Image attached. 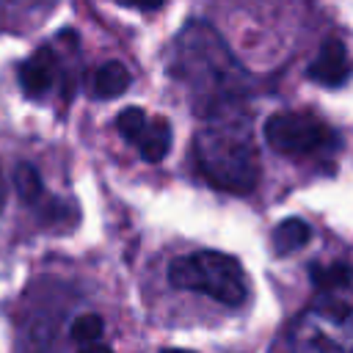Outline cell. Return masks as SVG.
Masks as SVG:
<instances>
[{"instance_id": "obj_1", "label": "cell", "mask_w": 353, "mask_h": 353, "mask_svg": "<svg viewBox=\"0 0 353 353\" xmlns=\"http://www.w3.org/2000/svg\"><path fill=\"white\" fill-rule=\"evenodd\" d=\"M171 74L185 85L196 116L245 105L248 74L226 41L204 22H188L171 47Z\"/></svg>"}, {"instance_id": "obj_2", "label": "cell", "mask_w": 353, "mask_h": 353, "mask_svg": "<svg viewBox=\"0 0 353 353\" xmlns=\"http://www.w3.org/2000/svg\"><path fill=\"white\" fill-rule=\"evenodd\" d=\"M193 152L210 185L229 193H251L259 179V149L245 105H229L199 116Z\"/></svg>"}, {"instance_id": "obj_3", "label": "cell", "mask_w": 353, "mask_h": 353, "mask_svg": "<svg viewBox=\"0 0 353 353\" xmlns=\"http://www.w3.org/2000/svg\"><path fill=\"white\" fill-rule=\"evenodd\" d=\"M295 353H353V284L317 290L292 325Z\"/></svg>"}, {"instance_id": "obj_4", "label": "cell", "mask_w": 353, "mask_h": 353, "mask_svg": "<svg viewBox=\"0 0 353 353\" xmlns=\"http://www.w3.org/2000/svg\"><path fill=\"white\" fill-rule=\"evenodd\" d=\"M168 281L179 290L204 292L232 309L248 301V276L243 265L221 251H196L179 256L168 270Z\"/></svg>"}, {"instance_id": "obj_5", "label": "cell", "mask_w": 353, "mask_h": 353, "mask_svg": "<svg viewBox=\"0 0 353 353\" xmlns=\"http://www.w3.org/2000/svg\"><path fill=\"white\" fill-rule=\"evenodd\" d=\"M265 141L284 157H323L339 149L336 132L314 113H276L265 121Z\"/></svg>"}, {"instance_id": "obj_6", "label": "cell", "mask_w": 353, "mask_h": 353, "mask_svg": "<svg viewBox=\"0 0 353 353\" xmlns=\"http://www.w3.org/2000/svg\"><path fill=\"white\" fill-rule=\"evenodd\" d=\"M116 127L121 138L149 163H160L171 149V124L163 116H149L143 108H127L119 113Z\"/></svg>"}, {"instance_id": "obj_7", "label": "cell", "mask_w": 353, "mask_h": 353, "mask_svg": "<svg viewBox=\"0 0 353 353\" xmlns=\"http://www.w3.org/2000/svg\"><path fill=\"white\" fill-rule=\"evenodd\" d=\"M19 83L28 97H47L61 85V63L50 47H41L33 52L22 69H19Z\"/></svg>"}, {"instance_id": "obj_8", "label": "cell", "mask_w": 353, "mask_h": 353, "mask_svg": "<svg viewBox=\"0 0 353 353\" xmlns=\"http://www.w3.org/2000/svg\"><path fill=\"white\" fill-rule=\"evenodd\" d=\"M350 74V58H347V50L339 44V41H328L320 55L312 61L309 66V77L314 83H323V85H342Z\"/></svg>"}, {"instance_id": "obj_9", "label": "cell", "mask_w": 353, "mask_h": 353, "mask_svg": "<svg viewBox=\"0 0 353 353\" xmlns=\"http://www.w3.org/2000/svg\"><path fill=\"white\" fill-rule=\"evenodd\" d=\"M127 85H130V72L121 61H108L97 66L88 77V94L97 99H113L121 91H127Z\"/></svg>"}, {"instance_id": "obj_10", "label": "cell", "mask_w": 353, "mask_h": 353, "mask_svg": "<svg viewBox=\"0 0 353 353\" xmlns=\"http://www.w3.org/2000/svg\"><path fill=\"white\" fill-rule=\"evenodd\" d=\"M309 234H312V229H309L306 221H301V218H284L276 226V232H273V251L279 256H287V254L298 251L309 240Z\"/></svg>"}, {"instance_id": "obj_11", "label": "cell", "mask_w": 353, "mask_h": 353, "mask_svg": "<svg viewBox=\"0 0 353 353\" xmlns=\"http://www.w3.org/2000/svg\"><path fill=\"white\" fill-rule=\"evenodd\" d=\"M312 284L317 290H336L353 284V270L342 262L334 265H312Z\"/></svg>"}, {"instance_id": "obj_12", "label": "cell", "mask_w": 353, "mask_h": 353, "mask_svg": "<svg viewBox=\"0 0 353 353\" xmlns=\"http://www.w3.org/2000/svg\"><path fill=\"white\" fill-rule=\"evenodd\" d=\"M14 185L19 190V196L30 204V201H39L44 196V185H41V176L33 165H19L17 174H14Z\"/></svg>"}, {"instance_id": "obj_13", "label": "cell", "mask_w": 353, "mask_h": 353, "mask_svg": "<svg viewBox=\"0 0 353 353\" xmlns=\"http://www.w3.org/2000/svg\"><path fill=\"white\" fill-rule=\"evenodd\" d=\"M102 328H105V323H102L99 314H94V312L80 314V317L72 323V339H74L77 345L99 342V339H102Z\"/></svg>"}, {"instance_id": "obj_14", "label": "cell", "mask_w": 353, "mask_h": 353, "mask_svg": "<svg viewBox=\"0 0 353 353\" xmlns=\"http://www.w3.org/2000/svg\"><path fill=\"white\" fill-rule=\"evenodd\" d=\"M119 3H124L130 8H141V11H154L163 6V0H119Z\"/></svg>"}, {"instance_id": "obj_15", "label": "cell", "mask_w": 353, "mask_h": 353, "mask_svg": "<svg viewBox=\"0 0 353 353\" xmlns=\"http://www.w3.org/2000/svg\"><path fill=\"white\" fill-rule=\"evenodd\" d=\"M77 353H113V350L105 342H91V345H80Z\"/></svg>"}, {"instance_id": "obj_16", "label": "cell", "mask_w": 353, "mask_h": 353, "mask_svg": "<svg viewBox=\"0 0 353 353\" xmlns=\"http://www.w3.org/2000/svg\"><path fill=\"white\" fill-rule=\"evenodd\" d=\"M163 353H190V350H163Z\"/></svg>"}, {"instance_id": "obj_17", "label": "cell", "mask_w": 353, "mask_h": 353, "mask_svg": "<svg viewBox=\"0 0 353 353\" xmlns=\"http://www.w3.org/2000/svg\"><path fill=\"white\" fill-rule=\"evenodd\" d=\"M0 199H3V179H0Z\"/></svg>"}]
</instances>
